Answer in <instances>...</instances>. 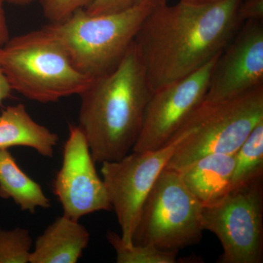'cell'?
Masks as SVG:
<instances>
[{
  "instance_id": "obj_16",
  "label": "cell",
  "mask_w": 263,
  "mask_h": 263,
  "mask_svg": "<svg viewBox=\"0 0 263 263\" xmlns=\"http://www.w3.org/2000/svg\"><path fill=\"white\" fill-rule=\"evenodd\" d=\"M263 177V121L252 129L235 154L230 190Z\"/></svg>"
},
{
  "instance_id": "obj_1",
  "label": "cell",
  "mask_w": 263,
  "mask_h": 263,
  "mask_svg": "<svg viewBox=\"0 0 263 263\" xmlns=\"http://www.w3.org/2000/svg\"><path fill=\"white\" fill-rule=\"evenodd\" d=\"M242 0H181L151 10L135 37L152 92L181 80L220 54L241 24Z\"/></svg>"
},
{
  "instance_id": "obj_22",
  "label": "cell",
  "mask_w": 263,
  "mask_h": 263,
  "mask_svg": "<svg viewBox=\"0 0 263 263\" xmlns=\"http://www.w3.org/2000/svg\"><path fill=\"white\" fill-rule=\"evenodd\" d=\"M10 38L9 29L3 9V3L0 1V47L4 46Z\"/></svg>"
},
{
  "instance_id": "obj_12",
  "label": "cell",
  "mask_w": 263,
  "mask_h": 263,
  "mask_svg": "<svg viewBox=\"0 0 263 263\" xmlns=\"http://www.w3.org/2000/svg\"><path fill=\"white\" fill-rule=\"evenodd\" d=\"M89 240V232L83 224L62 214L36 239L29 262L76 263Z\"/></svg>"
},
{
  "instance_id": "obj_2",
  "label": "cell",
  "mask_w": 263,
  "mask_h": 263,
  "mask_svg": "<svg viewBox=\"0 0 263 263\" xmlns=\"http://www.w3.org/2000/svg\"><path fill=\"white\" fill-rule=\"evenodd\" d=\"M152 93L133 42L119 65L80 95L79 127L95 162L119 160L133 150Z\"/></svg>"
},
{
  "instance_id": "obj_7",
  "label": "cell",
  "mask_w": 263,
  "mask_h": 263,
  "mask_svg": "<svg viewBox=\"0 0 263 263\" xmlns=\"http://www.w3.org/2000/svg\"><path fill=\"white\" fill-rule=\"evenodd\" d=\"M204 230L217 237L219 263L263 262V177L230 190L202 207Z\"/></svg>"
},
{
  "instance_id": "obj_6",
  "label": "cell",
  "mask_w": 263,
  "mask_h": 263,
  "mask_svg": "<svg viewBox=\"0 0 263 263\" xmlns=\"http://www.w3.org/2000/svg\"><path fill=\"white\" fill-rule=\"evenodd\" d=\"M202 205L180 174L164 169L142 207L133 245L179 251L201 240Z\"/></svg>"
},
{
  "instance_id": "obj_5",
  "label": "cell",
  "mask_w": 263,
  "mask_h": 263,
  "mask_svg": "<svg viewBox=\"0 0 263 263\" xmlns=\"http://www.w3.org/2000/svg\"><path fill=\"white\" fill-rule=\"evenodd\" d=\"M262 121L263 86L227 101L202 103L172 137L181 140L164 169L179 172L205 156L234 155Z\"/></svg>"
},
{
  "instance_id": "obj_3",
  "label": "cell",
  "mask_w": 263,
  "mask_h": 263,
  "mask_svg": "<svg viewBox=\"0 0 263 263\" xmlns=\"http://www.w3.org/2000/svg\"><path fill=\"white\" fill-rule=\"evenodd\" d=\"M0 66L12 90L41 103L81 95L94 80L74 67L44 27L10 38L0 47Z\"/></svg>"
},
{
  "instance_id": "obj_18",
  "label": "cell",
  "mask_w": 263,
  "mask_h": 263,
  "mask_svg": "<svg viewBox=\"0 0 263 263\" xmlns=\"http://www.w3.org/2000/svg\"><path fill=\"white\" fill-rule=\"evenodd\" d=\"M32 247L28 230L0 228V263H28Z\"/></svg>"
},
{
  "instance_id": "obj_15",
  "label": "cell",
  "mask_w": 263,
  "mask_h": 263,
  "mask_svg": "<svg viewBox=\"0 0 263 263\" xmlns=\"http://www.w3.org/2000/svg\"><path fill=\"white\" fill-rule=\"evenodd\" d=\"M0 197L12 199L21 210L31 214L51 206L41 185L21 168L8 149H0Z\"/></svg>"
},
{
  "instance_id": "obj_26",
  "label": "cell",
  "mask_w": 263,
  "mask_h": 263,
  "mask_svg": "<svg viewBox=\"0 0 263 263\" xmlns=\"http://www.w3.org/2000/svg\"><path fill=\"white\" fill-rule=\"evenodd\" d=\"M185 1L193 2V3H211V2L219 1V0H185Z\"/></svg>"
},
{
  "instance_id": "obj_10",
  "label": "cell",
  "mask_w": 263,
  "mask_h": 263,
  "mask_svg": "<svg viewBox=\"0 0 263 263\" xmlns=\"http://www.w3.org/2000/svg\"><path fill=\"white\" fill-rule=\"evenodd\" d=\"M95 163L81 128L70 124L62 167L53 184V193L61 203L63 215L79 221L88 214L111 210L105 183Z\"/></svg>"
},
{
  "instance_id": "obj_23",
  "label": "cell",
  "mask_w": 263,
  "mask_h": 263,
  "mask_svg": "<svg viewBox=\"0 0 263 263\" xmlns=\"http://www.w3.org/2000/svg\"><path fill=\"white\" fill-rule=\"evenodd\" d=\"M12 89L0 66V105L10 96Z\"/></svg>"
},
{
  "instance_id": "obj_13",
  "label": "cell",
  "mask_w": 263,
  "mask_h": 263,
  "mask_svg": "<svg viewBox=\"0 0 263 263\" xmlns=\"http://www.w3.org/2000/svg\"><path fill=\"white\" fill-rule=\"evenodd\" d=\"M234 155L212 154L179 171L183 183L202 206L219 201L229 193Z\"/></svg>"
},
{
  "instance_id": "obj_19",
  "label": "cell",
  "mask_w": 263,
  "mask_h": 263,
  "mask_svg": "<svg viewBox=\"0 0 263 263\" xmlns=\"http://www.w3.org/2000/svg\"><path fill=\"white\" fill-rule=\"evenodd\" d=\"M43 14L51 23L68 18L78 10L85 9L92 0H41Z\"/></svg>"
},
{
  "instance_id": "obj_24",
  "label": "cell",
  "mask_w": 263,
  "mask_h": 263,
  "mask_svg": "<svg viewBox=\"0 0 263 263\" xmlns=\"http://www.w3.org/2000/svg\"><path fill=\"white\" fill-rule=\"evenodd\" d=\"M167 0H134V5H146L152 9L167 4Z\"/></svg>"
},
{
  "instance_id": "obj_8",
  "label": "cell",
  "mask_w": 263,
  "mask_h": 263,
  "mask_svg": "<svg viewBox=\"0 0 263 263\" xmlns=\"http://www.w3.org/2000/svg\"><path fill=\"white\" fill-rule=\"evenodd\" d=\"M181 137L157 150L133 152L117 161L104 162L101 173L111 209L126 245H133L142 207L157 178L174 154Z\"/></svg>"
},
{
  "instance_id": "obj_11",
  "label": "cell",
  "mask_w": 263,
  "mask_h": 263,
  "mask_svg": "<svg viewBox=\"0 0 263 263\" xmlns=\"http://www.w3.org/2000/svg\"><path fill=\"white\" fill-rule=\"evenodd\" d=\"M221 52L202 103H217L263 86V24L247 21Z\"/></svg>"
},
{
  "instance_id": "obj_14",
  "label": "cell",
  "mask_w": 263,
  "mask_h": 263,
  "mask_svg": "<svg viewBox=\"0 0 263 263\" xmlns=\"http://www.w3.org/2000/svg\"><path fill=\"white\" fill-rule=\"evenodd\" d=\"M58 141V135L35 122L23 104L7 107L0 114V149L28 147L51 158Z\"/></svg>"
},
{
  "instance_id": "obj_4",
  "label": "cell",
  "mask_w": 263,
  "mask_h": 263,
  "mask_svg": "<svg viewBox=\"0 0 263 263\" xmlns=\"http://www.w3.org/2000/svg\"><path fill=\"white\" fill-rule=\"evenodd\" d=\"M152 10L135 5L119 13L89 15L81 9L43 27L61 45L74 67L95 79L119 65Z\"/></svg>"
},
{
  "instance_id": "obj_25",
  "label": "cell",
  "mask_w": 263,
  "mask_h": 263,
  "mask_svg": "<svg viewBox=\"0 0 263 263\" xmlns=\"http://www.w3.org/2000/svg\"><path fill=\"white\" fill-rule=\"evenodd\" d=\"M4 3H10V4L24 5L30 4L35 1H41V0H0Z\"/></svg>"
},
{
  "instance_id": "obj_9",
  "label": "cell",
  "mask_w": 263,
  "mask_h": 263,
  "mask_svg": "<svg viewBox=\"0 0 263 263\" xmlns=\"http://www.w3.org/2000/svg\"><path fill=\"white\" fill-rule=\"evenodd\" d=\"M220 54L191 75L152 93L132 151L157 150L169 143L189 116L203 101Z\"/></svg>"
},
{
  "instance_id": "obj_17",
  "label": "cell",
  "mask_w": 263,
  "mask_h": 263,
  "mask_svg": "<svg viewBox=\"0 0 263 263\" xmlns=\"http://www.w3.org/2000/svg\"><path fill=\"white\" fill-rule=\"evenodd\" d=\"M106 238L115 250L118 263H176L179 251L165 250L152 245H126L121 235L107 232Z\"/></svg>"
},
{
  "instance_id": "obj_21",
  "label": "cell",
  "mask_w": 263,
  "mask_h": 263,
  "mask_svg": "<svg viewBox=\"0 0 263 263\" xmlns=\"http://www.w3.org/2000/svg\"><path fill=\"white\" fill-rule=\"evenodd\" d=\"M241 23L247 21H263V0H242L238 10Z\"/></svg>"
},
{
  "instance_id": "obj_20",
  "label": "cell",
  "mask_w": 263,
  "mask_h": 263,
  "mask_svg": "<svg viewBox=\"0 0 263 263\" xmlns=\"http://www.w3.org/2000/svg\"><path fill=\"white\" fill-rule=\"evenodd\" d=\"M133 5L134 0H92L84 10L89 15L110 14L127 10Z\"/></svg>"
}]
</instances>
